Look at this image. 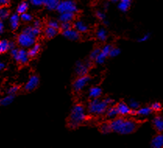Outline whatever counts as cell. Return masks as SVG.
<instances>
[{
    "instance_id": "obj_6",
    "label": "cell",
    "mask_w": 163,
    "mask_h": 148,
    "mask_svg": "<svg viewBox=\"0 0 163 148\" xmlns=\"http://www.w3.org/2000/svg\"><path fill=\"white\" fill-rule=\"evenodd\" d=\"M91 77L88 75L81 76L76 79L73 84V88L74 91L76 92H80L87 85H88L91 81Z\"/></svg>"
},
{
    "instance_id": "obj_50",
    "label": "cell",
    "mask_w": 163,
    "mask_h": 148,
    "mask_svg": "<svg viewBox=\"0 0 163 148\" xmlns=\"http://www.w3.org/2000/svg\"><path fill=\"white\" fill-rule=\"evenodd\" d=\"M104 7H105V9H109V2H105V4H104Z\"/></svg>"
},
{
    "instance_id": "obj_52",
    "label": "cell",
    "mask_w": 163,
    "mask_h": 148,
    "mask_svg": "<svg viewBox=\"0 0 163 148\" xmlns=\"http://www.w3.org/2000/svg\"><path fill=\"white\" fill-rule=\"evenodd\" d=\"M111 1H112V2H118L119 0H111Z\"/></svg>"
},
{
    "instance_id": "obj_21",
    "label": "cell",
    "mask_w": 163,
    "mask_h": 148,
    "mask_svg": "<svg viewBox=\"0 0 163 148\" xmlns=\"http://www.w3.org/2000/svg\"><path fill=\"white\" fill-rule=\"evenodd\" d=\"M45 36L47 37L48 38H52L54 37H56V35H58V30L57 29H55L53 27H51L48 26L47 27L45 28Z\"/></svg>"
},
{
    "instance_id": "obj_34",
    "label": "cell",
    "mask_w": 163,
    "mask_h": 148,
    "mask_svg": "<svg viewBox=\"0 0 163 148\" xmlns=\"http://www.w3.org/2000/svg\"><path fill=\"white\" fill-rule=\"evenodd\" d=\"M20 18L24 22H30V20H32V17L31 15H30L29 13H22L21 16H20Z\"/></svg>"
},
{
    "instance_id": "obj_27",
    "label": "cell",
    "mask_w": 163,
    "mask_h": 148,
    "mask_svg": "<svg viewBox=\"0 0 163 148\" xmlns=\"http://www.w3.org/2000/svg\"><path fill=\"white\" fill-rule=\"evenodd\" d=\"M28 3L27 2H21L20 4L17 7V13L19 14H22V13H24L27 12V10L28 9Z\"/></svg>"
},
{
    "instance_id": "obj_41",
    "label": "cell",
    "mask_w": 163,
    "mask_h": 148,
    "mask_svg": "<svg viewBox=\"0 0 163 148\" xmlns=\"http://www.w3.org/2000/svg\"><path fill=\"white\" fill-rule=\"evenodd\" d=\"M96 17L99 18L100 20H102V21L104 19H106V16H105V14L104 13H102V12H101V11H97Z\"/></svg>"
},
{
    "instance_id": "obj_49",
    "label": "cell",
    "mask_w": 163,
    "mask_h": 148,
    "mask_svg": "<svg viewBox=\"0 0 163 148\" xmlns=\"http://www.w3.org/2000/svg\"><path fill=\"white\" fill-rule=\"evenodd\" d=\"M131 1H132V0H120V2H124V3H127V4L129 5H130Z\"/></svg>"
},
{
    "instance_id": "obj_31",
    "label": "cell",
    "mask_w": 163,
    "mask_h": 148,
    "mask_svg": "<svg viewBox=\"0 0 163 148\" xmlns=\"http://www.w3.org/2000/svg\"><path fill=\"white\" fill-rule=\"evenodd\" d=\"M130 6V5L127 4V3H124V2H120L118 8L119 9L122 11V12H127V11L129 9Z\"/></svg>"
},
{
    "instance_id": "obj_7",
    "label": "cell",
    "mask_w": 163,
    "mask_h": 148,
    "mask_svg": "<svg viewBox=\"0 0 163 148\" xmlns=\"http://www.w3.org/2000/svg\"><path fill=\"white\" fill-rule=\"evenodd\" d=\"M91 66L90 62H80L78 61L76 64L75 72L78 77H81V76L87 75L88 73V69Z\"/></svg>"
},
{
    "instance_id": "obj_2",
    "label": "cell",
    "mask_w": 163,
    "mask_h": 148,
    "mask_svg": "<svg viewBox=\"0 0 163 148\" xmlns=\"http://www.w3.org/2000/svg\"><path fill=\"white\" fill-rule=\"evenodd\" d=\"M87 114L84 106L82 105H76L71 109L68 126L71 129H77L85 122Z\"/></svg>"
},
{
    "instance_id": "obj_20",
    "label": "cell",
    "mask_w": 163,
    "mask_h": 148,
    "mask_svg": "<svg viewBox=\"0 0 163 148\" xmlns=\"http://www.w3.org/2000/svg\"><path fill=\"white\" fill-rule=\"evenodd\" d=\"M73 26H74V29L77 30L79 33L87 32L88 30V25H86L84 22L80 21V20L75 22V24H74Z\"/></svg>"
},
{
    "instance_id": "obj_35",
    "label": "cell",
    "mask_w": 163,
    "mask_h": 148,
    "mask_svg": "<svg viewBox=\"0 0 163 148\" xmlns=\"http://www.w3.org/2000/svg\"><path fill=\"white\" fill-rule=\"evenodd\" d=\"M48 26L55 28V29H57V30H59L60 27V25L59 24V22L56 21V20H54V19H51V20H50V21L48 23Z\"/></svg>"
},
{
    "instance_id": "obj_36",
    "label": "cell",
    "mask_w": 163,
    "mask_h": 148,
    "mask_svg": "<svg viewBox=\"0 0 163 148\" xmlns=\"http://www.w3.org/2000/svg\"><path fill=\"white\" fill-rule=\"evenodd\" d=\"M151 108L152 111H154V112H159V111H161L162 110V105L159 102H155V103H153L151 105Z\"/></svg>"
},
{
    "instance_id": "obj_26",
    "label": "cell",
    "mask_w": 163,
    "mask_h": 148,
    "mask_svg": "<svg viewBox=\"0 0 163 148\" xmlns=\"http://www.w3.org/2000/svg\"><path fill=\"white\" fill-rule=\"evenodd\" d=\"M8 50H9V41L7 40L0 41V54L6 53Z\"/></svg>"
},
{
    "instance_id": "obj_38",
    "label": "cell",
    "mask_w": 163,
    "mask_h": 148,
    "mask_svg": "<svg viewBox=\"0 0 163 148\" xmlns=\"http://www.w3.org/2000/svg\"><path fill=\"white\" fill-rule=\"evenodd\" d=\"M60 27L62 28V30H67L68 29H70L72 28V24H70V22H63L61 24Z\"/></svg>"
},
{
    "instance_id": "obj_4",
    "label": "cell",
    "mask_w": 163,
    "mask_h": 148,
    "mask_svg": "<svg viewBox=\"0 0 163 148\" xmlns=\"http://www.w3.org/2000/svg\"><path fill=\"white\" fill-rule=\"evenodd\" d=\"M56 10L59 13L67 12L75 13L78 11V7L73 0H64L59 2L58 6L56 7Z\"/></svg>"
},
{
    "instance_id": "obj_19",
    "label": "cell",
    "mask_w": 163,
    "mask_h": 148,
    "mask_svg": "<svg viewBox=\"0 0 163 148\" xmlns=\"http://www.w3.org/2000/svg\"><path fill=\"white\" fill-rule=\"evenodd\" d=\"M9 21H10V26H11V29L13 30H17L18 27H19V24H20V17L18 14L15 13V14H13V15L11 16L10 19H9Z\"/></svg>"
},
{
    "instance_id": "obj_45",
    "label": "cell",
    "mask_w": 163,
    "mask_h": 148,
    "mask_svg": "<svg viewBox=\"0 0 163 148\" xmlns=\"http://www.w3.org/2000/svg\"><path fill=\"white\" fill-rule=\"evenodd\" d=\"M9 4V0H0V6H6Z\"/></svg>"
},
{
    "instance_id": "obj_22",
    "label": "cell",
    "mask_w": 163,
    "mask_h": 148,
    "mask_svg": "<svg viewBox=\"0 0 163 148\" xmlns=\"http://www.w3.org/2000/svg\"><path fill=\"white\" fill-rule=\"evenodd\" d=\"M14 98H15V95H9L8 96L0 99V105L1 106H7V105H10L14 101Z\"/></svg>"
},
{
    "instance_id": "obj_16",
    "label": "cell",
    "mask_w": 163,
    "mask_h": 148,
    "mask_svg": "<svg viewBox=\"0 0 163 148\" xmlns=\"http://www.w3.org/2000/svg\"><path fill=\"white\" fill-rule=\"evenodd\" d=\"M153 125H154V128L157 129L159 132H162L163 130V118L162 116H155L153 119Z\"/></svg>"
},
{
    "instance_id": "obj_11",
    "label": "cell",
    "mask_w": 163,
    "mask_h": 148,
    "mask_svg": "<svg viewBox=\"0 0 163 148\" xmlns=\"http://www.w3.org/2000/svg\"><path fill=\"white\" fill-rule=\"evenodd\" d=\"M29 56H28V52L24 49H19L18 51V56H17V62H20V64L25 65L27 64L29 61Z\"/></svg>"
},
{
    "instance_id": "obj_23",
    "label": "cell",
    "mask_w": 163,
    "mask_h": 148,
    "mask_svg": "<svg viewBox=\"0 0 163 148\" xmlns=\"http://www.w3.org/2000/svg\"><path fill=\"white\" fill-rule=\"evenodd\" d=\"M40 48H41V46H40L39 44H34L33 46H31L30 49L28 52L29 57H30V58L35 57L39 52V51H40Z\"/></svg>"
},
{
    "instance_id": "obj_15",
    "label": "cell",
    "mask_w": 163,
    "mask_h": 148,
    "mask_svg": "<svg viewBox=\"0 0 163 148\" xmlns=\"http://www.w3.org/2000/svg\"><path fill=\"white\" fill-rule=\"evenodd\" d=\"M101 93H102L101 89L99 87H93L90 88L88 95H89V97L91 99L99 98V97L101 95Z\"/></svg>"
},
{
    "instance_id": "obj_28",
    "label": "cell",
    "mask_w": 163,
    "mask_h": 148,
    "mask_svg": "<svg viewBox=\"0 0 163 148\" xmlns=\"http://www.w3.org/2000/svg\"><path fill=\"white\" fill-rule=\"evenodd\" d=\"M9 15V12L5 6H0V19H7Z\"/></svg>"
},
{
    "instance_id": "obj_47",
    "label": "cell",
    "mask_w": 163,
    "mask_h": 148,
    "mask_svg": "<svg viewBox=\"0 0 163 148\" xmlns=\"http://www.w3.org/2000/svg\"><path fill=\"white\" fill-rule=\"evenodd\" d=\"M9 49H13L15 48V44L13 43V42H10V41H9Z\"/></svg>"
},
{
    "instance_id": "obj_10",
    "label": "cell",
    "mask_w": 163,
    "mask_h": 148,
    "mask_svg": "<svg viewBox=\"0 0 163 148\" xmlns=\"http://www.w3.org/2000/svg\"><path fill=\"white\" fill-rule=\"evenodd\" d=\"M62 35L70 41H77L80 39V33L75 29L70 28L67 30H62Z\"/></svg>"
},
{
    "instance_id": "obj_51",
    "label": "cell",
    "mask_w": 163,
    "mask_h": 148,
    "mask_svg": "<svg viewBox=\"0 0 163 148\" xmlns=\"http://www.w3.org/2000/svg\"><path fill=\"white\" fill-rule=\"evenodd\" d=\"M103 22H104V24H105V25H106V26H108V25L109 24V22H108V20H106V19H104V20H103Z\"/></svg>"
},
{
    "instance_id": "obj_40",
    "label": "cell",
    "mask_w": 163,
    "mask_h": 148,
    "mask_svg": "<svg viewBox=\"0 0 163 148\" xmlns=\"http://www.w3.org/2000/svg\"><path fill=\"white\" fill-rule=\"evenodd\" d=\"M29 2H30V4L35 6H40L43 5V0H29Z\"/></svg>"
},
{
    "instance_id": "obj_12",
    "label": "cell",
    "mask_w": 163,
    "mask_h": 148,
    "mask_svg": "<svg viewBox=\"0 0 163 148\" xmlns=\"http://www.w3.org/2000/svg\"><path fill=\"white\" fill-rule=\"evenodd\" d=\"M118 111V114L120 116H124L130 115V108L129 107V105H127L124 102H120L116 106Z\"/></svg>"
},
{
    "instance_id": "obj_48",
    "label": "cell",
    "mask_w": 163,
    "mask_h": 148,
    "mask_svg": "<svg viewBox=\"0 0 163 148\" xmlns=\"http://www.w3.org/2000/svg\"><path fill=\"white\" fill-rule=\"evenodd\" d=\"M5 66H5L4 63H3V62H1V61H0V71L2 70V69H4Z\"/></svg>"
},
{
    "instance_id": "obj_9",
    "label": "cell",
    "mask_w": 163,
    "mask_h": 148,
    "mask_svg": "<svg viewBox=\"0 0 163 148\" xmlns=\"http://www.w3.org/2000/svg\"><path fill=\"white\" fill-rule=\"evenodd\" d=\"M39 77L36 75L31 76L28 81L27 82V84H25V87H24V90L28 92H30V91H33L34 90H35V88L38 86L39 84Z\"/></svg>"
},
{
    "instance_id": "obj_44",
    "label": "cell",
    "mask_w": 163,
    "mask_h": 148,
    "mask_svg": "<svg viewBox=\"0 0 163 148\" xmlns=\"http://www.w3.org/2000/svg\"><path fill=\"white\" fill-rule=\"evenodd\" d=\"M34 27H38V28H41V23L40 20H38V19H37V20H35L34 23Z\"/></svg>"
},
{
    "instance_id": "obj_14",
    "label": "cell",
    "mask_w": 163,
    "mask_h": 148,
    "mask_svg": "<svg viewBox=\"0 0 163 148\" xmlns=\"http://www.w3.org/2000/svg\"><path fill=\"white\" fill-rule=\"evenodd\" d=\"M74 17H75V13H60L59 17V20L61 23H63V22H71L74 19Z\"/></svg>"
},
{
    "instance_id": "obj_18",
    "label": "cell",
    "mask_w": 163,
    "mask_h": 148,
    "mask_svg": "<svg viewBox=\"0 0 163 148\" xmlns=\"http://www.w3.org/2000/svg\"><path fill=\"white\" fill-rule=\"evenodd\" d=\"M59 2V0H43V5L49 10L56 9Z\"/></svg>"
},
{
    "instance_id": "obj_5",
    "label": "cell",
    "mask_w": 163,
    "mask_h": 148,
    "mask_svg": "<svg viewBox=\"0 0 163 148\" xmlns=\"http://www.w3.org/2000/svg\"><path fill=\"white\" fill-rule=\"evenodd\" d=\"M35 38H36L31 36L29 34L22 32L17 38V41L22 47L30 48L35 44Z\"/></svg>"
},
{
    "instance_id": "obj_46",
    "label": "cell",
    "mask_w": 163,
    "mask_h": 148,
    "mask_svg": "<svg viewBox=\"0 0 163 148\" xmlns=\"http://www.w3.org/2000/svg\"><path fill=\"white\" fill-rule=\"evenodd\" d=\"M4 30V24L1 20H0V34H2Z\"/></svg>"
},
{
    "instance_id": "obj_39",
    "label": "cell",
    "mask_w": 163,
    "mask_h": 148,
    "mask_svg": "<svg viewBox=\"0 0 163 148\" xmlns=\"http://www.w3.org/2000/svg\"><path fill=\"white\" fill-rule=\"evenodd\" d=\"M150 37H151L150 33H147V34H145L144 35H143L141 38H140L137 40V41H138V42H144V41H148V39L150 38Z\"/></svg>"
},
{
    "instance_id": "obj_43",
    "label": "cell",
    "mask_w": 163,
    "mask_h": 148,
    "mask_svg": "<svg viewBox=\"0 0 163 148\" xmlns=\"http://www.w3.org/2000/svg\"><path fill=\"white\" fill-rule=\"evenodd\" d=\"M104 101L107 104L108 106H112V105H113L114 103H115V101H114L113 99H112L111 97H106L104 100Z\"/></svg>"
},
{
    "instance_id": "obj_33",
    "label": "cell",
    "mask_w": 163,
    "mask_h": 148,
    "mask_svg": "<svg viewBox=\"0 0 163 148\" xmlns=\"http://www.w3.org/2000/svg\"><path fill=\"white\" fill-rule=\"evenodd\" d=\"M129 107L130 108V109L137 110L140 108V105L135 100H130L129 103Z\"/></svg>"
},
{
    "instance_id": "obj_24",
    "label": "cell",
    "mask_w": 163,
    "mask_h": 148,
    "mask_svg": "<svg viewBox=\"0 0 163 148\" xmlns=\"http://www.w3.org/2000/svg\"><path fill=\"white\" fill-rule=\"evenodd\" d=\"M152 112V110L151 107H144L139 108L137 110V115L140 116H148Z\"/></svg>"
},
{
    "instance_id": "obj_42",
    "label": "cell",
    "mask_w": 163,
    "mask_h": 148,
    "mask_svg": "<svg viewBox=\"0 0 163 148\" xmlns=\"http://www.w3.org/2000/svg\"><path fill=\"white\" fill-rule=\"evenodd\" d=\"M18 51H19V49H17L16 48H13V49H11V55H12V56H13V58H14L16 61H17V56H18Z\"/></svg>"
},
{
    "instance_id": "obj_3",
    "label": "cell",
    "mask_w": 163,
    "mask_h": 148,
    "mask_svg": "<svg viewBox=\"0 0 163 148\" xmlns=\"http://www.w3.org/2000/svg\"><path fill=\"white\" fill-rule=\"evenodd\" d=\"M108 107V105L104 101H101L99 98H94L88 104V111L91 115L100 116L105 113Z\"/></svg>"
},
{
    "instance_id": "obj_13",
    "label": "cell",
    "mask_w": 163,
    "mask_h": 148,
    "mask_svg": "<svg viewBox=\"0 0 163 148\" xmlns=\"http://www.w3.org/2000/svg\"><path fill=\"white\" fill-rule=\"evenodd\" d=\"M151 147L152 148H162L163 147V136L162 134L155 136L151 142Z\"/></svg>"
},
{
    "instance_id": "obj_29",
    "label": "cell",
    "mask_w": 163,
    "mask_h": 148,
    "mask_svg": "<svg viewBox=\"0 0 163 148\" xmlns=\"http://www.w3.org/2000/svg\"><path fill=\"white\" fill-rule=\"evenodd\" d=\"M100 130L103 134H109L112 132L111 127H110V125L109 123H103L101 126Z\"/></svg>"
},
{
    "instance_id": "obj_32",
    "label": "cell",
    "mask_w": 163,
    "mask_h": 148,
    "mask_svg": "<svg viewBox=\"0 0 163 148\" xmlns=\"http://www.w3.org/2000/svg\"><path fill=\"white\" fill-rule=\"evenodd\" d=\"M100 51H101V49H100V48H94L92 52H91L90 56H89V58H90L91 60H94V59H95V58H96L97 56H98V55L99 54V52H100Z\"/></svg>"
},
{
    "instance_id": "obj_8",
    "label": "cell",
    "mask_w": 163,
    "mask_h": 148,
    "mask_svg": "<svg viewBox=\"0 0 163 148\" xmlns=\"http://www.w3.org/2000/svg\"><path fill=\"white\" fill-rule=\"evenodd\" d=\"M112 48V46L109 45H107L104 46L101 49L99 54L98 55L94 61L96 62V63L98 64H103L105 62V59L107 58V57L109 56V54L110 50Z\"/></svg>"
},
{
    "instance_id": "obj_25",
    "label": "cell",
    "mask_w": 163,
    "mask_h": 148,
    "mask_svg": "<svg viewBox=\"0 0 163 148\" xmlns=\"http://www.w3.org/2000/svg\"><path fill=\"white\" fill-rule=\"evenodd\" d=\"M96 36L99 41H105L107 39V31L104 28H99V30H97Z\"/></svg>"
},
{
    "instance_id": "obj_30",
    "label": "cell",
    "mask_w": 163,
    "mask_h": 148,
    "mask_svg": "<svg viewBox=\"0 0 163 148\" xmlns=\"http://www.w3.org/2000/svg\"><path fill=\"white\" fill-rule=\"evenodd\" d=\"M120 53H121V50L120 48L112 47L109 54V56H110L112 58H115V57H117L118 56H120Z\"/></svg>"
},
{
    "instance_id": "obj_17",
    "label": "cell",
    "mask_w": 163,
    "mask_h": 148,
    "mask_svg": "<svg viewBox=\"0 0 163 148\" xmlns=\"http://www.w3.org/2000/svg\"><path fill=\"white\" fill-rule=\"evenodd\" d=\"M105 112H106V116L110 119H113L119 116L117 108L116 106H113V105L110 106L109 108L108 107Z\"/></svg>"
},
{
    "instance_id": "obj_37",
    "label": "cell",
    "mask_w": 163,
    "mask_h": 148,
    "mask_svg": "<svg viewBox=\"0 0 163 148\" xmlns=\"http://www.w3.org/2000/svg\"><path fill=\"white\" fill-rule=\"evenodd\" d=\"M19 89H20L19 86H17V85L12 86L8 90V95H15L16 94H17V91L19 90Z\"/></svg>"
},
{
    "instance_id": "obj_1",
    "label": "cell",
    "mask_w": 163,
    "mask_h": 148,
    "mask_svg": "<svg viewBox=\"0 0 163 148\" xmlns=\"http://www.w3.org/2000/svg\"><path fill=\"white\" fill-rule=\"evenodd\" d=\"M109 125L112 131L122 135H128L133 133L137 127V122L134 120L122 118H113Z\"/></svg>"
}]
</instances>
